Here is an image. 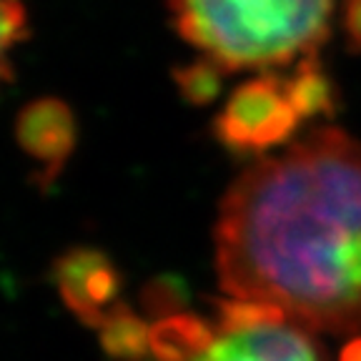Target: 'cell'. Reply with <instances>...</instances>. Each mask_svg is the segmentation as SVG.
Instances as JSON below:
<instances>
[{
  "instance_id": "6da1fadb",
  "label": "cell",
  "mask_w": 361,
  "mask_h": 361,
  "mask_svg": "<svg viewBox=\"0 0 361 361\" xmlns=\"http://www.w3.org/2000/svg\"><path fill=\"white\" fill-rule=\"evenodd\" d=\"M214 246L231 296L306 331L361 329V141L329 126L259 158L221 198Z\"/></svg>"
},
{
  "instance_id": "7a4b0ae2",
  "label": "cell",
  "mask_w": 361,
  "mask_h": 361,
  "mask_svg": "<svg viewBox=\"0 0 361 361\" xmlns=\"http://www.w3.org/2000/svg\"><path fill=\"white\" fill-rule=\"evenodd\" d=\"M176 33L233 71H271L314 56L331 35L334 0H169Z\"/></svg>"
},
{
  "instance_id": "3957f363",
  "label": "cell",
  "mask_w": 361,
  "mask_h": 361,
  "mask_svg": "<svg viewBox=\"0 0 361 361\" xmlns=\"http://www.w3.org/2000/svg\"><path fill=\"white\" fill-rule=\"evenodd\" d=\"M301 116L286 93V83L279 75H256L243 80L226 98L214 118V138L238 158H261L266 151L296 133Z\"/></svg>"
},
{
  "instance_id": "277c9868",
  "label": "cell",
  "mask_w": 361,
  "mask_h": 361,
  "mask_svg": "<svg viewBox=\"0 0 361 361\" xmlns=\"http://www.w3.org/2000/svg\"><path fill=\"white\" fill-rule=\"evenodd\" d=\"M13 133L18 148L35 164L30 176L33 183L38 191H48L78 146V118L73 108L56 96L33 98L18 111Z\"/></svg>"
},
{
  "instance_id": "5b68a950",
  "label": "cell",
  "mask_w": 361,
  "mask_h": 361,
  "mask_svg": "<svg viewBox=\"0 0 361 361\" xmlns=\"http://www.w3.org/2000/svg\"><path fill=\"white\" fill-rule=\"evenodd\" d=\"M51 281L68 311L85 326H101L103 316L118 304L123 274L98 246H73L56 256Z\"/></svg>"
},
{
  "instance_id": "8992f818",
  "label": "cell",
  "mask_w": 361,
  "mask_h": 361,
  "mask_svg": "<svg viewBox=\"0 0 361 361\" xmlns=\"http://www.w3.org/2000/svg\"><path fill=\"white\" fill-rule=\"evenodd\" d=\"M201 361H324L306 329L293 322L254 331L221 334Z\"/></svg>"
},
{
  "instance_id": "52a82bcc",
  "label": "cell",
  "mask_w": 361,
  "mask_h": 361,
  "mask_svg": "<svg viewBox=\"0 0 361 361\" xmlns=\"http://www.w3.org/2000/svg\"><path fill=\"white\" fill-rule=\"evenodd\" d=\"M216 344V329L196 314H171L151 326L153 361H201Z\"/></svg>"
},
{
  "instance_id": "ba28073f",
  "label": "cell",
  "mask_w": 361,
  "mask_h": 361,
  "mask_svg": "<svg viewBox=\"0 0 361 361\" xmlns=\"http://www.w3.org/2000/svg\"><path fill=\"white\" fill-rule=\"evenodd\" d=\"M286 93L301 121L311 118H334L338 106V90L334 78L326 73L324 63L314 56L301 58L293 66V73L283 78Z\"/></svg>"
},
{
  "instance_id": "9c48e42d",
  "label": "cell",
  "mask_w": 361,
  "mask_h": 361,
  "mask_svg": "<svg viewBox=\"0 0 361 361\" xmlns=\"http://www.w3.org/2000/svg\"><path fill=\"white\" fill-rule=\"evenodd\" d=\"M98 336L111 361H148L151 356V329L126 301H118L103 316Z\"/></svg>"
},
{
  "instance_id": "30bf717a",
  "label": "cell",
  "mask_w": 361,
  "mask_h": 361,
  "mask_svg": "<svg viewBox=\"0 0 361 361\" xmlns=\"http://www.w3.org/2000/svg\"><path fill=\"white\" fill-rule=\"evenodd\" d=\"M214 306V322L221 334H238V331H254V329L279 326V324L291 322L281 306L271 301L259 299H216Z\"/></svg>"
},
{
  "instance_id": "8fae6325",
  "label": "cell",
  "mask_w": 361,
  "mask_h": 361,
  "mask_svg": "<svg viewBox=\"0 0 361 361\" xmlns=\"http://www.w3.org/2000/svg\"><path fill=\"white\" fill-rule=\"evenodd\" d=\"M224 73H228L224 66L201 56L193 63L176 68L173 83L186 103H191V106H209L224 90Z\"/></svg>"
},
{
  "instance_id": "7c38bea8",
  "label": "cell",
  "mask_w": 361,
  "mask_h": 361,
  "mask_svg": "<svg viewBox=\"0 0 361 361\" xmlns=\"http://www.w3.org/2000/svg\"><path fill=\"white\" fill-rule=\"evenodd\" d=\"M191 301V288L188 281L178 274H161L153 276L151 281L143 283L141 288V309L151 319H164L171 314L186 311Z\"/></svg>"
},
{
  "instance_id": "4fadbf2b",
  "label": "cell",
  "mask_w": 361,
  "mask_h": 361,
  "mask_svg": "<svg viewBox=\"0 0 361 361\" xmlns=\"http://www.w3.org/2000/svg\"><path fill=\"white\" fill-rule=\"evenodd\" d=\"M28 35L30 23L23 0H0V83L13 78L11 53Z\"/></svg>"
},
{
  "instance_id": "5bb4252c",
  "label": "cell",
  "mask_w": 361,
  "mask_h": 361,
  "mask_svg": "<svg viewBox=\"0 0 361 361\" xmlns=\"http://www.w3.org/2000/svg\"><path fill=\"white\" fill-rule=\"evenodd\" d=\"M344 35L354 53H361V0H346L344 6Z\"/></svg>"
},
{
  "instance_id": "9a60e30c",
  "label": "cell",
  "mask_w": 361,
  "mask_h": 361,
  "mask_svg": "<svg viewBox=\"0 0 361 361\" xmlns=\"http://www.w3.org/2000/svg\"><path fill=\"white\" fill-rule=\"evenodd\" d=\"M338 361H361V336H354L349 344L341 349Z\"/></svg>"
}]
</instances>
